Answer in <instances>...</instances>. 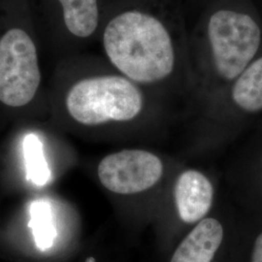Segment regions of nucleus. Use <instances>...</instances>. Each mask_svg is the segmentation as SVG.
<instances>
[{
  "instance_id": "nucleus-1",
  "label": "nucleus",
  "mask_w": 262,
  "mask_h": 262,
  "mask_svg": "<svg viewBox=\"0 0 262 262\" xmlns=\"http://www.w3.org/2000/svg\"><path fill=\"white\" fill-rule=\"evenodd\" d=\"M186 0H127L107 20L102 45L113 67L143 88L192 78Z\"/></svg>"
},
{
  "instance_id": "nucleus-2",
  "label": "nucleus",
  "mask_w": 262,
  "mask_h": 262,
  "mask_svg": "<svg viewBox=\"0 0 262 262\" xmlns=\"http://www.w3.org/2000/svg\"><path fill=\"white\" fill-rule=\"evenodd\" d=\"M191 76L224 92L262 52V14L254 0H213L188 34Z\"/></svg>"
},
{
  "instance_id": "nucleus-3",
  "label": "nucleus",
  "mask_w": 262,
  "mask_h": 262,
  "mask_svg": "<svg viewBox=\"0 0 262 262\" xmlns=\"http://www.w3.org/2000/svg\"><path fill=\"white\" fill-rule=\"evenodd\" d=\"M147 106L145 88L119 71L81 78L64 97L68 118L85 128L130 123L140 119Z\"/></svg>"
},
{
  "instance_id": "nucleus-4",
  "label": "nucleus",
  "mask_w": 262,
  "mask_h": 262,
  "mask_svg": "<svg viewBox=\"0 0 262 262\" xmlns=\"http://www.w3.org/2000/svg\"><path fill=\"white\" fill-rule=\"evenodd\" d=\"M40 83L35 44L23 29H10L0 39V103L26 107L36 96Z\"/></svg>"
},
{
  "instance_id": "nucleus-5",
  "label": "nucleus",
  "mask_w": 262,
  "mask_h": 262,
  "mask_svg": "<svg viewBox=\"0 0 262 262\" xmlns=\"http://www.w3.org/2000/svg\"><path fill=\"white\" fill-rule=\"evenodd\" d=\"M162 160L149 150L125 149L105 156L96 167L100 185L116 195H133L155 187L163 176Z\"/></svg>"
},
{
  "instance_id": "nucleus-6",
  "label": "nucleus",
  "mask_w": 262,
  "mask_h": 262,
  "mask_svg": "<svg viewBox=\"0 0 262 262\" xmlns=\"http://www.w3.org/2000/svg\"><path fill=\"white\" fill-rule=\"evenodd\" d=\"M213 200L214 187L205 174L194 169L180 174L174 186V201L182 222L192 225L205 219Z\"/></svg>"
},
{
  "instance_id": "nucleus-7",
  "label": "nucleus",
  "mask_w": 262,
  "mask_h": 262,
  "mask_svg": "<svg viewBox=\"0 0 262 262\" xmlns=\"http://www.w3.org/2000/svg\"><path fill=\"white\" fill-rule=\"evenodd\" d=\"M231 111L241 118L262 113V52L223 92Z\"/></svg>"
},
{
  "instance_id": "nucleus-8",
  "label": "nucleus",
  "mask_w": 262,
  "mask_h": 262,
  "mask_svg": "<svg viewBox=\"0 0 262 262\" xmlns=\"http://www.w3.org/2000/svg\"><path fill=\"white\" fill-rule=\"evenodd\" d=\"M225 237L224 226L215 217H205L179 244L170 262H212Z\"/></svg>"
},
{
  "instance_id": "nucleus-9",
  "label": "nucleus",
  "mask_w": 262,
  "mask_h": 262,
  "mask_svg": "<svg viewBox=\"0 0 262 262\" xmlns=\"http://www.w3.org/2000/svg\"><path fill=\"white\" fill-rule=\"evenodd\" d=\"M67 30L77 38L93 36L100 23L99 0H58Z\"/></svg>"
},
{
  "instance_id": "nucleus-10",
  "label": "nucleus",
  "mask_w": 262,
  "mask_h": 262,
  "mask_svg": "<svg viewBox=\"0 0 262 262\" xmlns=\"http://www.w3.org/2000/svg\"><path fill=\"white\" fill-rule=\"evenodd\" d=\"M25 162L28 180L35 186L44 187L52 178V172L43 149V143L36 134H28L24 139Z\"/></svg>"
},
{
  "instance_id": "nucleus-11",
  "label": "nucleus",
  "mask_w": 262,
  "mask_h": 262,
  "mask_svg": "<svg viewBox=\"0 0 262 262\" xmlns=\"http://www.w3.org/2000/svg\"><path fill=\"white\" fill-rule=\"evenodd\" d=\"M250 262H262V231L254 239Z\"/></svg>"
},
{
  "instance_id": "nucleus-12",
  "label": "nucleus",
  "mask_w": 262,
  "mask_h": 262,
  "mask_svg": "<svg viewBox=\"0 0 262 262\" xmlns=\"http://www.w3.org/2000/svg\"><path fill=\"white\" fill-rule=\"evenodd\" d=\"M187 1L191 5H194V6H196L199 9L201 10L205 5H207L208 3H210L213 0H186V4H187Z\"/></svg>"
},
{
  "instance_id": "nucleus-13",
  "label": "nucleus",
  "mask_w": 262,
  "mask_h": 262,
  "mask_svg": "<svg viewBox=\"0 0 262 262\" xmlns=\"http://www.w3.org/2000/svg\"><path fill=\"white\" fill-rule=\"evenodd\" d=\"M259 194H260L262 198V177L261 180H260V185H259Z\"/></svg>"
}]
</instances>
